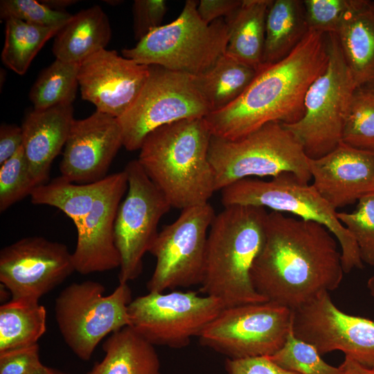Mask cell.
Segmentation results:
<instances>
[{
    "instance_id": "83f0119b",
    "label": "cell",
    "mask_w": 374,
    "mask_h": 374,
    "mask_svg": "<svg viewBox=\"0 0 374 374\" xmlns=\"http://www.w3.org/2000/svg\"><path fill=\"white\" fill-rule=\"evenodd\" d=\"M46 330V311L39 301L11 299L0 306V353L37 344Z\"/></svg>"
},
{
    "instance_id": "5bb4252c",
    "label": "cell",
    "mask_w": 374,
    "mask_h": 374,
    "mask_svg": "<svg viewBox=\"0 0 374 374\" xmlns=\"http://www.w3.org/2000/svg\"><path fill=\"white\" fill-rule=\"evenodd\" d=\"M124 170L127 195L119 205L114 226L121 261L119 283H127L141 274L143 256L159 233V222L172 208L137 159L130 161Z\"/></svg>"
},
{
    "instance_id": "30bf717a",
    "label": "cell",
    "mask_w": 374,
    "mask_h": 374,
    "mask_svg": "<svg viewBox=\"0 0 374 374\" xmlns=\"http://www.w3.org/2000/svg\"><path fill=\"white\" fill-rule=\"evenodd\" d=\"M211 112L194 75L151 65L139 96L117 119L123 146L134 151L140 150L145 137L155 129L184 119L205 118Z\"/></svg>"
},
{
    "instance_id": "8d00e7d4",
    "label": "cell",
    "mask_w": 374,
    "mask_h": 374,
    "mask_svg": "<svg viewBox=\"0 0 374 374\" xmlns=\"http://www.w3.org/2000/svg\"><path fill=\"white\" fill-rule=\"evenodd\" d=\"M352 0H305L303 6L309 30L335 34Z\"/></svg>"
},
{
    "instance_id": "e0dca14e",
    "label": "cell",
    "mask_w": 374,
    "mask_h": 374,
    "mask_svg": "<svg viewBox=\"0 0 374 374\" xmlns=\"http://www.w3.org/2000/svg\"><path fill=\"white\" fill-rule=\"evenodd\" d=\"M127 190L125 170L107 175L90 211L74 224L77 243L72 253L75 271L81 274L109 271L120 267L114 226L121 200Z\"/></svg>"
},
{
    "instance_id": "d590c367",
    "label": "cell",
    "mask_w": 374,
    "mask_h": 374,
    "mask_svg": "<svg viewBox=\"0 0 374 374\" xmlns=\"http://www.w3.org/2000/svg\"><path fill=\"white\" fill-rule=\"evenodd\" d=\"M73 15L65 11L54 10L40 1L1 0L0 1L1 19H20L28 24L42 26H62Z\"/></svg>"
},
{
    "instance_id": "ffe728a7",
    "label": "cell",
    "mask_w": 374,
    "mask_h": 374,
    "mask_svg": "<svg viewBox=\"0 0 374 374\" xmlns=\"http://www.w3.org/2000/svg\"><path fill=\"white\" fill-rule=\"evenodd\" d=\"M312 185L336 210L374 193V152L341 142L328 154L308 159Z\"/></svg>"
},
{
    "instance_id": "7402d4cb",
    "label": "cell",
    "mask_w": 374,
    "mask_h": 374,
    "mask_svg": "<svg viewBox=\"0 0 374 374\" xmlns=\"http://www.w3.org/2000/svg\"><path fill=\"white\" fill-rule=\"evenodd\" d=\"M335 35L357 88L374 89V1L352 0Z\"/></svg>"
},
{
    "instance_id": "4dcf8cb0",
    "label": "cell",
    "mask_w": 374,
    "mask_h": 374,
    "mask_svg": "<svg viewBox=\"0 0 374 374\" xmlns=\"http://www.w3.org/2000/svg\"><path fill=\"white\" fill-rule=\"evenodd\" d=\"M80 64L55 59L42 70L29 93L34 109L72 104L79 85Z\"/></svg>"
},
{
    "instance_id": "9c48e42d",
    "label": "cell",
    "mask_w": 374,
    "mask_h": 374,
    "mask_svg": "<svg viewBox=\"0 0 374 374\" xmlns=\"http://www.w3.org/2000/svg\"><path fill=\"white\" fill-rule=\"evenodd\" d=\"M100 283L85 280L66 286L55 303V319L66 344L80 359L89 361L108 335L130 326L132 293L119 283L109 294Z\"/></svg>"
},
{
    "instance_id": "2e32d148",
    "label": "cell",
    "mask_w": 374,
    "mask_h": 374,
    "mask_svg": "<svg viewBox=\"0 0 374 374\" xmlns=\"http://www.w3.org/2000/svg\"><path fill=\"white\" fill-rule=\"evenodd\" d=\"M74 271L66 246L44 237L24 238L0 251V282L11 299L39 301Z\"/></svg>"
},
{
    "instance_id": "277c9868",
    "label": "cell",
    "mask_w": 374,
    "mask_h": 374,
    "mask_svg": "<svg viewBox=\"0 0 374 374\" xmlns=\"http://www.w3.org/2000/svg\"><path fill=\"white\" fill-rule=\"evenodd\" d=\"M267 215L260 206H227L211 224L200 292L224 308L267 301L251 278L265 241Z\"/></svg>"
},
{
    "instance_id": "8fae6325",
    "label": "cell",
    "mask_w": 374,
    "mask_h": 374,
    "mask_svg": "<svg viewBox=\"0 0 374 374\" xmlns=\"http://www.w3.org/2000/svg\"><path fill=\"white\" fill-rule=\"evenodd\" d=\"M292 310L271 301L224 308L199 337L231 359L270 356L292 330Z\"/></svg>"
},
{
    "instance_id": "836d02e7",
    "label": "cell",
    "mask_w": 374,
    "mask_h": 374,
    "mask_svg": "<svg viewBox=\"0 0 374 374\" xmlns=\"http://www.w3.org/2000/svg\"><path fill=\"white\" fill-rule=\"evenodd\" d=\"M36 186L22 146L0 166V211L30 196Z\"/></svg>"
},
{
    "instance_id": "52a82bcc",
    "label": "cell",
    "mask_w": 374,
    "mask_h": 374,
    "mask_svg": "<svg viewBox=\"0 0 374 374\" xmlns=\"http://www.w3.org/2000/svg\"><path fill=\"white\" fill-rule=\"evenodd\" d=\"M224 206L249 205L288 213L326 227L337 239L340 248L344 272L363 268L357 244L337 217V212L312 184L295 175L283 172L268 181L247 178L222 190Z\"/></svg>"
},
{
    "instance_id": "4316f807",
    "label": "cell",
    "mask_w": 374,
    "mask_h": 374,
    "mask_svg": "<svg viewBox=\"0 0 374 374\" xmlns=\"http://www.w3.org/2000/svg\"><path fill=\"white\" fill-rule=\"evenodd\" d=\"M258 71L225 53L210 69L194 76L198 89L209 105L211 112H214L237 100Z\"/></svg>"
},
{
    "instance_id": "5b68a950",
    "label": "cell",
    "mask_w": 374,
    "mask_h": 374,
    "mask_svg": "<svg viewBox=\"0 0 374 374\" xmlns=\"http://www.w3.org/2000/svg\"><path fill=\"white\" fill-rule=\"evenodd\" d=\"M308 159L300 141L278 122L235 140L212 135L208 149L216 191L251 177L272 178L283 172L309 183Z\"/></svg>"
},
{
    "instance_id": "7c38bea8",
    "label": "cell",
    "mask_w": 374,
    "mask_h": 374,
    "mask_svg": "<svg viewBox=\"0 0 374 374\" xmlns=\"http://www.w3.org/2000/svg\"><path fill=\"white\" fill-rule=\"evenodd\" d=\"M224 308L216 298L193 291L149 292L128 305L130 326L152 345L180 348Z\"/></svg>"
},
{
    "instance_id": "7a4b0ae2",
    "label": "cell",
    "mask_w": 374,
    "mask_h": 374,
    "mask_svg": "<svg viewBox=\"0 0 374 374\" xmlns=\"http://www.w3.org/2000/svg\"><path fill=\"white\" fill-rule=\"evenodd\" d=\"M328 62L327 35L309 30L287 57L262 66L237 100L204 118L212 135L235 140L271 122L299 121L307 91Z\"/></svg>"
},
{
    "instance_id": "f546056e",
    "label": "cell",
    "mask_w": 374,
    "mask_h": 374,
    "mask_svg": "<svg viewBox=\"0 0 374 374\" xmlns=\"http://www.w3.org/2000/svg\"><path fill=\"white\" fill-rule=\"evenodd\" d=\"M100 181L85 184L73 183L60 176L35 187L31 202L58 208L75 224L91 209L101 188Z\"/></svg>"
},
{
    "instance_id": "7dc6e473",
    "label": "cell",
    "mask_w": 374,
    "mask_h": 374,
    "mask_svg": "<svg viewBox=\"0 0 374 374\" xmlns=\"http://www.w3.org/2000/svg\"></svg>"
},
{
    "instance_id": "ab89813d",
    "label": "cell",
    "mask_w": 374,
    "mask_h": 374,
    "mask_svg": "<svg viewBox=\"0 0 374 374\" xmlns=\"http://www.w3.org/2000/svg\"><path fill=\"white\" fill-rule=\"evenodd\" d=\"M225 369L227 374H298L280 367L269 356L226 358Z\"/></svg>"
},
{
    "instance_id": "6da1fadb",
    "label": "cell",
    "mask_w": 374,
    "mask_h": 374,
    "mask_svg": "<svg viewBox=\"0 0 374 374\" xmlns=\"http://www.w3.org/2000/svg\"><path fill=\"white\" fill-rule=\"evenodd\" d=\"M338 244L319 223L268 213L265 241L251 271L254 288L292 310L337 289L344 274Z\"/></svg>"
},
{
    "instance_id": "b9f144b4",
    "label": "cell",
    "mask_w": 374,
    "mask_h": 374,
    "mask_svg": "<svg viewBox=\"0 0 374 374\" xmlns=\"http://www.w3.org/2000/svg\"><path fill=\"white\" fill-rule=\"evenodd\" d=\"M21 127L2 124L0 127V166L12 157L23 146Z\"/></svg>"
},
{
    "instance_id": "3957f363",
    "label": "cell",
    "mask_w": 374,
    "mask_h": 374,
    "mask_svg": "<svg viewBox=\"0 0 374 374\" xmlns=\"http://www.w3.org/2000/svg\"><path fill=\"white\" fill-rule=\"evenodd\" d=\"M211 136L205 118H197L159 127L144 139L137 160L172 207L207 204L216 192Z\"/></svg>"
},
{
    "instance_id": "44dd1931",
    "label": "cell",
    "mask_w": 374,
    "mask_h": 374,
    "mask_svg": "<svg viewBox=\"0 0 374 374\" xmlns=\"http://www.w3.org/2000/svg\"><path fill=\"white\" fill-rule=\"evenodd\" d=\"M73 121L72 104L33 109L26 115L23 148L37 186L48 182L51 166L65 145Z\"/></svg>"
},
{
    "instance_id": "60d3db41",
    "label": "cell",
    "mask_w": 374,
    "mask_h": 374,
    "mask_svg": "<svg viewBox=\"0 0 374 374\" xmlns=\"http://www.w3.org/2000/svg\"><path fill=\"white\" fill-rule=\"evenodd\" d=\"M242 0H201L197 12L202 19L211 24L220 18H227L241 6Z\"/></svg>"
},
{
    "instance_id": "d6986e66",
    "label": "cell",
    "mask_w": 374,
    "mask_h": 374,
    "mask_svg": "<svg viewBox=\"0 0 374 374\" xmlns=\"http://www.w3.org/2000/svg\"><path fill=\"white\" fill-rule=\"evenodd\" d=\"M121 146L116 118L96 111L86 118L74 119L60 164L61 176L78 184L100 181Z\"/></svg>"
},
{
    "instance_id": "ee69618b",
    "label": "cell",
    "mask_w": 374,
    "mask_h": 374,
    "mask_svg": "<svg viewBox=\"0 0 374 374\" xmlns=\"http://www.w3.org/2000/svg\"><path fill=\"white\" fill-rule=\"evenodd\" d=\"M50 8L57 11H64V9L72 4L75 3V0H42L40 1Z\"/></svg>"
},
{
    "instance_id": "f35d334b",
    "label": "cell",
    "mask_w": 374,
    "mask_h": 374,
    "mask_svg": "<svg viewBox=\"0 0 374 374\" xmlns=\"http://www.w3.org/2000/svg\"><path fill=\"white\" fill-rule=\"evenodd\" d=\"M39 345L0 353V374H28L41 363Z\"/></svg>"
},
{
    "instance_id": "f1b7e54d",
    "label": "cell",
    "mask_w": 374,
    "mask_h": 374,
    "mask_svg": "<svg viewBox=\"0 0 374 374\" xmlns=\"http://www.w3.org/2000/svg\"><path fill=\"white\" fill-rule=\"evenodd\" d=\"M62 26H42L15 18L7 19L1 52L3 63L18 75L25 74L44 44Z\"/></svg>"
},
{
    "instance_id": "7bdbcfd3",
    "label": "cell",
    "mask_w": 374,
    "mask_h": 374,
    "mask_svg": "<svg viewBox=\"0 0 374 374\" xmlns=\"http://www.w3.org/2000/svg\"><path fill=\"white\" fill-rule=\"evenodd\" d=\"M339 367L340 374H374V367L365 366L347 356Z\"/></svg>"
},
{
    "instance_id": "f6af8a7d",
    "label": "cell",
    "mask_w": 374,
    "mask_h": 374,
    "mask_svg": "<svg viewBox=\"0 0 374 374\" xmlns=\"http://www.w3.org/2000/svg\"><path fill=\"white\" fill-rule=\"evenodd\" d=\"M28 374H70L44 365L42 362Z\"/></svg>"
},
{
    "instance_id": "d4e9b609",
    "label": "cell",
    "mask_w": 374,
    "mask_h": 374,
    "mask_svg": "<svg viewBox=\"0 0 374 374\" xmlns=\"http://www.w3.org/2000/svg\"><path fill=\"white\" fill-rule=\"evenodd\" d=\"M271 0H242L225 18L229 30L226 53L257 70L262 67L266 17Z\"/></svg>"
},
{
    "instance_id": "e575fe53",
    "label": "cell",
    "mask_w": 374,
    "mask_h": 374,
    "mask_svg": "<svg viewBox=\"0 0 374 374\" xmlns=\"http://www.w3.org/2000/svg\"><path fill=\"white\" fill-rule=\"evenodd\" d=\"M337 215L354 238L362 262L374 266V193L361 198L353 212Z\"/></svg>"
},
{
    "instance_id": "d6a6232c",
    "label": "cell",
    "mask_w": 374,
    "mask_h": 374,
    "mask_svg": "<svg viewBox=\"0 0 374 374\" xmlns=\"http://www.w3.org/2000/svg\"><path fill=\"white\" fill-rule=\"evenodd\" d=\"M317 348L299 338L292 330L284 344L269 357L278 366L298 374H340L339 367L326 362Z\"/></svg>"
},
{
    "instance_id": "1f68e13d",
    "label": "cell",
    "mask_w": 374,
    "mask_h": 374,
    "mask_svg": "<svg viewBox=\"0 0 374 374\" xmlns=\"http://www.w3.org/2000/svg\"><path fill=\"white\" fill-rule=\"evenodd\" d=\"M341 142L374 152V89L357 88L343 125Z\"/></svg>"
},
{
    "instance_id": "74e56055",
    "label": "cell",
    "mask_w": 374,
    "mask_h": 374,
    "mask_svg": "<svg viewBox=\"0 0 374 374\" xmlns=\"http://www.w3.org/2000/svg\"><path fill=\"white\" fill-rule=\"evenodd\" d=\"M167 10L163 0H135L132 6L135 39L139 41L153 29L161 26Z\"/></svg>"
},
{
    "instance_id": "603a6c76",
    "label": "cell",
    "mask_w": 374,
    "mask_h": 374,
    "mask_svg": "<svg viewBox=\"0 0 374 374\" xmlns=\"http://www.w3.org/2000/svg\"><path fill=\"white\" fill-rule=\"evenodd\" d=\"M111 37L108 17L100 6H94L73 15L60 29L54 38L53 53L57 60L80 64L105 48Z\"/></svg>"
},
{
    "instance_id": "484cf974",
    "label": "cell",
    "mask_w": 374,
    "mask_h": 374,
    "mask_svg": "<svg viewBox=\"0 0 374 374\" xmlns=\"http://www.w3.org/2000/svg\"><path fill=\"white\" fill-rule=\"evenodd\" d=\"M308 31L303 1L271 0L266 17L262 66L287 57Z\"/></svg>"
},
{
    "instance_id": "ac0fdd59",
    "label": "cell",
    "mask_w": 374,
    "mask_h": 374,
    "mask_svg": "<svg viewBox=\"0 0 374 374\" xmlns=\"http://www.w3.org/2000/svg\"><path fill=\"white\" fill-rule=\"evenodd\" d=\"M150 75V66L101 49L80 64L82 98L96 111L118 118L133 104Z\"/></svg>"
},
{
    "instance_id": "cb8c5ba5",
    "label": "cell",
    "mask_w": 374,
    "mask_h": 374,
    "mask_svg": "<svg viewBox=\"0 0 374 374\" xmlns=\"http://www.w3.org/2000/svg\"><path fill=\"white\" fill-rule=\"evenodd\" d=\"M103 348V359L86 374H161L154 345L130 326L109 335Z\"/></svg>"
},
{
    "instance_id": "ba28073f",
    "label": "cell",
    "mask_w": 374,
    "mask_h": 374,
    "mask_svg": "<svg viewBox=\"0 0 374 374\" xmlns=\"http://www.w3.org/2000/svg\"><path fill=\"white\" fill-rule=\"evenodd\" d=\"M326 70L309 87L302 118L283 124L300 141L307 157L318 159L341 142L345 117L357 89L335 34H328Z\"/></svg>"
},
{
    "instance_id": "4fadbf2b",
    "label": "cell",
    "mask_w": 374,
    "mask_h": 374,
    "mask_svg": "<svg viewBox=\"0 0 374 374\" xmlns=\"http://www.w3.org/2000/svg\"><path fill=\"white\" fill-rule=\"evenodd\" d=\"M215 215L209 203L187 208L159 232L149 251L156 258L154 270L147 283L149 292L200 285L208 231Z\"/></svg>"
},
{
    "instance_id": "bcb514c9",
    "label": "cell",
    "mask_w": 374,
    "mask_h": 374,
    "mask_svg": "<svg viewBox=\"0 0 374 374\" xmlns=\"http://www.w3.org/2000/svg\"><path fill=\"white\" fill-rule=\"evenodd\" d=\"M366 286L371 296L374 298V276L368 278Z\"/></svg>"
},
{
    "instance_id": "9a60e30c",
    "label": "cell",
    "mask_w": 374,
    "mask_h": 374,
    "mask_svg": "<svg viewBox=\"0 0 374 374\" xmlns=\"http://www.w3.org/2000/svg\"><path fill=\"white\" fill-rule=\"evenodd\" d=\"M292 332L321 355L339 350L358 363L374 367V321L347 314L328 292L292 310Z\"/></svg>"
},
{
    "instance_id": "8992f818",
    "label": "cell",
    "mask_w": 374,
    "mask_h": 374,
    "mask_svg": "<svg viewBox=\"0 0 374 374\" xmlns=\"http://www.w3.org/2000/svg\"><path fill=\"white\" fill-rule=\"evenodd\" d=\"M197 3L186 1L177 19L153 29L134 47L123 49V56L192 75L210 69L225 53L229 30L224 18L204 21Z\"/></svg>"
}]
</instances>
